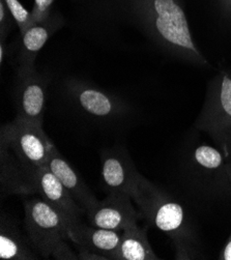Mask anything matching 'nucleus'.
Listing matches in <instances>:
<instances>
[{"instance_id":"obj_1","label":"nucleus","mask_w":231,"mask_h":260,"mask_svg":"<svg viewBox=\"0 0 231 260\" xmlns=\"http://www.w3.org/2000/svg\"><path fill=\"white\" fill-rule=\"evenodd\" d=\"M122 8L147 37L172 56L208 67L198 49L182 0H122Z\"/></svg>"},{"instance_id":"obj_2","label":"nucleus","mask_w":231,"mask_h":260,"mask_svg":"<svg viewBox=\"0 0 231 260\" xmlns=\"http://www.w3.org/2000/svg\"><path fill=\"white\" fill-rule=\"evenodd\" d=\"M132 198L141 217L170 237L173 244L191 242L192 233L184 207L140 173Z\"/></svg>"},{"instance_id":"obj_3","label":"nucleus","mask_w":231,"mask_h":260,"mask_svg":"<svg viewBox=\"0 0 231 260\" xmlns=\"http://www.w3.org/2000/svg\"><path fill=\"white\" fill-rule=\"evenodd\" d=\"M195 126L214 140L231 163V71L222 70L210 82Z\"/></svg>"},{"instance_id":"obj_4","label":"nucleus","mask_w":231,"mask_h":260,"mask_svg":"<svg viewBox=\"0 0 231 260\" xmlns=\"http://www.w3.org/2000/svg\"><path fill=\"white\" fill-rule=\"evenodd\" d=\"M24 211L25 228L32 248L44 258L52 257L57 247L69 239L72 222L41 197L25 201Z\"/></svg>"},{"instance_id":"obj_5","label":"nucleus","mask_w":231,"mask_h":260,"mask_svg":"<svg viewBox=\"0 0 231 260\" xmlns=\"http://www.w3.org/2000/svg\"><path fill=\"white\" fill-rule=\"evenodd\" d=\"M4 138L21 163L32 174L48 164L52 141L44 132L42 124L15 117L2 127Z\"/></svg>"},{"instance_id":"obj_6","label":"nucleus","mask_w":231,"mask_h":260,"mask_svg":"<svg viewBox=\"0 0 231 260\" xmlns=\"http://www.w3.org/2000/svg\"><path fill=\"white\" fill-rule=\"evenodd\" d=\"M89 225L115 231L137 223L141 218L129 194L110 193L86 213Z\"/></svg>"},{"instance_id":"obj_7","label":"nucleus","mask_w":231,"mask_h":260,"mask_svg":"<svg viewBox=\"0 0 231 260\" xmlns=\"http://www.w3.org/2000/svg\"><path fill=\"white\" fill-rule=\"evenodd\" d=\"M15 88L16 117L43 125L45 104L47 99V78L37 70L18 77Z\"/></svg>"},{"instance_id":"obj_8","label":"nucleus","mask_w":231,"mask_h":260,"mask_svg":"<svg viewBox=\"0 0 231 260\" xmlns=\"http://www.w3.org/2000/svg\"><path fill=\"white\" fill-rule=\"evenodd\" d=\"M65 24L64 18L57 11L42 23L35 24L21 36V45L18 54V77L26 75L36 69L35 62L39 52L48 40L61 29Z\"/></svg>"},{"instance_id":"obj_9","label":"nucleus","mask_w":231,"mask_h":260,"mask_svg":"<svg viewBox=\"0 0 231 260\" xmlns=\"http://www.w3.org/2000/svg\"><path fill=\"white\" fill-rule=\"evenodd\" d=\"M137 172L132 160L121 150H107L102 155V179L108 194L122 193L133 196Z\"/></svg>"},{"instance_id":"obj_10","label":"nucleus","mask_w":231,"mask_h":260,"mask_svg":"<svg viewBox=\"0 0 231 260\" xmlns=\"http://www.w3.org/2000/svg\"><path fill=\"white\" fill-rule=\"evenodd\" d=\"M35 193L63 214L72 223L81 221V215L85 214L48 166L37 169L35 173Z\"/></svg>"},{"instance_id":"obj_11","label":"nucleus","mask_w":231,"mask_h":260,"mask_svg":"<svg viewBox=\"0 0 231 260\" xmlns=\"http://www.w3.org/2000/svg\"><path fill=\"white\" fill-rule=\"evenodd\" d=\"M120 232L86 225L78 221L70 225L68 237L74 243L75 248L86 249L114 260L121 240Z\"/></svg>"},{"instance_id":"obj_12","label":"nucleus","mask_w":231,"mask_h":260,"mask_svg":"<svg viewBox=\"0 0 231 260\" xmlns=\"http://www.w3.org/2000/svg\"><path fill=\"white\" fill-rule=\"evenodd\" d=\"M47 166L60 180V183L70 192L75 201L80 205L85 214L98 202L93 193L84 183L81 175L77 173L76 170L67 162L53 142L50 146Z\"/></svg>"},{"instance_id":"obj_13","label":"nucleus","mask_w":231,"mask_h":260,"mask_svg":"<svg viewBox=\"0 0 231 260\" xmlns=\"http://www.w3.org/2000/svg\"><path fill=\"white\" fill-rule=\"evenodd\" d=\"M70 93L86 114L98 118H111L122 112V104L113 95L82 82H72Z\"/></svg>"},{"instance_id":"obj_14","label":"nucleus","mask_w":231,"mask_h":260,"mask_svg":"<svg viewBox=\"0 0 231 260\" xmlns=\"http://www.w3.org/2000/svg\"><path fill=\"white\" fill-rule=\"evenodd\" d=\"M2 193L9 195L35 193V174H32L11 150L2 138Z\"/></svg>"},{"instance_id":"obj_15","label":"nucleus","mask_w":231,"mask_h":260,"mask_svg":"<svg viewBox=\"0 0 231 260\" xmlns=\"http://www.w3.org/2000/svg\"><path fill=\"white\" fill-rule=\"evenodd\" d=\"M148 239L146 228L133 223L121 231V240L114 260H158Z\"/></svg>"},{"instance_id":"obj_16","label":"nucleus","mask_w":231,"mask_h":260,"mask_svg":"<svg viewBox=\"0 0 231 260\" xmlns=\"http://www.w3.org/2000/svg\"><path fill=\"white\" fill-rule=\"evenodd\" d=\"M30 244L23 238L16 224L9 216H2L0 221V259L2 260H36Z\"/></svg>"},{"instance_id":"obj_17","label":"nucleus","mask_w":231,"mask_h":260,"mask_svg":"<svg viewBox=\"0 0 231 260\" xmlns=\"http://www.w3.org/2000/svg\"><path fill=\"white\" fill-rule=\"evenodd\" d=\"M193 159L201 169L220 175L226 188V169L228 163L223 152L214 146L202 144L195 148Z\"/></svg>"},{"instance_id":"obj_18","label":"nucleus","mask_w":231,"mask_h":260,"mask_svg":"<svg viewBox=\"0 0 231 260\" xmlns=\"http://www.w3.org/2000/svg\"><path fill=\"white\" fill-rule=\"evenodd\" d=\"M11 15L13 16L21 36L32 26L31 12L25 9L19 0H4Z\"/></svg>"},{"instance_id":"obj_19","label":"nucleus","mask_w":231,"mask_h":260,"mask_svg":"<svg viewBox=\"0 0 231 260\" xmlns=\"http://www.w3.org/2000/svg\"><path fill=\"white\" fill-rule=\"evenodd\" d=\"M55 0H35L34 8L31 11L32 25L42 23L47 20L52 14L53 4Z\"/></svg>"},{"instance_id":"obj_20","label":"nucleus","mask_w":231,"mask_h":260,"mask_svg":"<svg viewBox=\"0 0 231 260\" xmlns=\"http://www.w3.org/2000/svg\"><path fill=\"white\" fill-rule=\"evenodd\" d=\"M16 24L4 0H0V40L6 41Z\"/></svg>"},{"instance_id":"obj_21","label":"nucleus","mask_w":231,"mask_h":260,"mask_svg":"<svg viewBox=\"0 0 231 260\" xmlns=\"http://www.w3.org/2000/svg\"><path fill=\"white\" fill-rule=\"evenodd\" d=\"M78 250V259L81 260H108L105 256L100 255L97 253H94L92 251L86 250V249H82V248H76Z\"/></svg>"},{"instance_id":"obj_22","label":"nucleus","mask_w":231,"mask_h":260,"mask_svg":"<svg viewBox=\"0 0 231 260\" xmlns=\"http://www.w3.org/2000/svg\"><path fill=\"white\" fill-rule=\"evenodd\" d=\"M222 15L230 20L231 19V0H218Z\"/></svg>"},{"instance_id":"obj_23","label":"nucleus","mask_w":231,"mask_h":260,"mask_svg":"<svg viewBox=\"0 0 231 260\" xmlns=\"http://www.w3.org/2000/svg\"><path fill=\"white\" fill-rule=\"evenodd\" d=\"M219 259H221V260H231V233H230V236H229L224 248L222 249V251L219 255Z\"/></svg>"},{"instance_id":"obj_24","label":"nucleus","mask_w":231,"mask_h":260,"mask_svg":"<svg viewBox=\"0 0 231 260\" xmlns=\"http://www.w3.org/2000/svg\"><path fill=\"white\" fill-rule=\"evenodd\" d=\"M6 55H8V46L6 41L0 40V63H2V67L6 60Z\"/></svg>"},{"instance_id":"obj_25","label":"nucleus","mask_w":231,"mask_h":260,"mask_svg":"<svg viewBox=\"0 0 231 260\" xmlns=\"http://www.w3.org/2000/svg\"><path fill=\"white\" fill-rule=\"evenodd\" d=\"M226 189L231 193V163L227 164L226 169Z\"/></svg>"}]
</instances>
